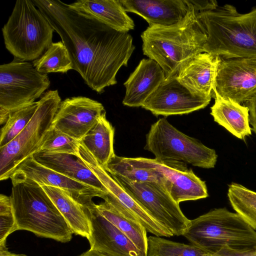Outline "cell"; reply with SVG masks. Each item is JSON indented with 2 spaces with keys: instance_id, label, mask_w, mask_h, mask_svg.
<instances>
[{
  "instance_id": "cell-15",
  "label": "cell",
  "mask_w": 256,
  "mask_h": 256,
  "mask_svg": "<svg viewBox=\"0 0 256 256\" xmlns=\"http://www.w3.org/2000/svg\"><path fill=\"white\" fill-rule=\"evenodd\" d=\"M102 104L85 96H74L62 101L52 126L80 142L106 114Z\"/></svg>"
},
{
  "instance_id": "cell-37",
  "label": "cell",
  "mask_w": 256,
  "mask_h": 256,
  "mask_svg": "<svg viewBox=\"0 0 256 256\" xmlns=\"http://www.w3.org/2000/svg\"><path fill=\"white\" fill-rule=\"evenodd\" d=\"M0 256H27L24 254H16L8 251L6 244L0 245Z\"/></svg>"
},
{
  "instance_id": "cell-29",
  "label": "cell",
  "mask_w": 256,
  "mask_h": 256,
  "mask_svg": "<svg viewBox=\"0 0 256 256\" xmlns=\"http://www.w3.org/2000/svg\"><path fill=\"white\" fill-rule=\"evenodd\" d=\"M32 63L37 71L44 74L65 73L72 70L68 50L62 41L52 42L44 54Z\"/></svg>"
},
{
  "instance_id": "cell-21",
  "label": "cell",
  "mask_w": 256,
  "mask_h": 256,
  "mask_svg": "<svg viewBox=\"0 0 256 256\" xmlns=\"http://www.w3.org/2000/svg\"><path fill=\"white\" fill-rule=\"evenodd\" d=\"M32 156L44 166L90 186L106 194H108L106 188L78 156L67 154L38 152Z\"/></svg>"
},
{
  "instance_id": "cell-4",
  "label": "cell",
  "mask_w": 256,
  "mask_h": 256,
  "mask_svg": "<svg viewBox=\"0 0 256 256\" xmlns=\"http://www.w3.org/2000/svg\"><path fill=\"white\" fill-rule=\"evenodd\" d=\"M10 178L12 185L10 196L18 230L69 242L73 232L42 186L28 179Z\"/></svg>"
},
{
  "instance_id": "cell-10",
  "label": "cell",
  "mask_w": 256,
  "mask_h": 256,
  "mask_svg": "<svg viewBox=\"0 0 256 256\" xmlns=\"http://www.w3.org/2000/svg\"><path fill=\"white\" fill-rule=\"evenodd\" d=\"M110 176L174 236H182L190 220L184 215L179 204L172 198L162 184L156 182H134Z\"/></svg>"
},
{
  "instance_id": "cell-23",
  "label": "cell",
  "mask_w": 256,
  "mask_h": 256,
  "mask_svg": "<svg viewBox=\"0 0 256 256\" xmlns=\"http://www.w3.org/2000/svg\"><path fill=\"white\" fill-rule=\"evenodd\" d=\"M42 186L64 217L73 234L88 240L90 236L91 227L86 206L78 202L62 189Z\"/></svg>"
},
{
  "instance_id": "cell-16",
  "label": "cell",
  "mask_w": 256,
  "mask_h": 256,
  "mask_svg": "<svg viewBox=\"0 0 256 256\" xmlns=\"http://www.w3.org/2000/svg\"><path fill=\"white\" fill-rule=\"evenodd\" d=\"M28 179L40 185L60 188L68 192L75 200L87 206L94 197L102 198L106 195L90 186L72 179L42 165L32 156L24 161L10 178Z\"/></svg>"
},
{
  "instance_id": "cell-17",
  "label": "cell",
  "mask_w": 256,
  "mask_h": 256,
  "mask_svg": "<svg viewBox=\"0 0 256 256\" xmlns=\"http://www.w3.org/2000/svg\"><path fill=\"white\" fill-rule=\"evenodd\" d=\"M86 206L91 227L90 249L107 256H147L99 212L94 202Z\"/></svg>"
},
{
  "instance_id": "cell-26",
  "label": "cell",
  "mask_w": 256,
  "mask_h": 256,
  "mask_svg": "<svg viewBox=\"0 0 256 256\" xmlns=\"http://www.w3.org/2000/svg\"><path fill=\"white\" fill-rule=\"evenodd\" d=\"M114 128L106 118V113L80 141L104 168L116 155L114 148Z\"/></svg>"
},
{
  "instance_id": "cell-32",
  "label": "cell",
  "mask_w": 256,
  "mask_h": 256,
  "mask_svg": "<svg viewBox=\"0 0 256 256\" xmlns=\"http://www.w3.org/2000/svg\"><path fill=\"white\" fill-rule=\"evenodd\" d=\"M79 146L80 142L52 126L36 152H58L77 156Z\"/></svg>"
},
{
  "instance_id": "cell-14",
  "label": "cell",
  "mask_w": 256,
  "mask_h": 256,
  "mask_svg": "<svg viewBox=\"0 0 256 256\" xmlns=\"http://www.w3.org/2000/svg\"><path fill=\"white\" fill-rule=\"evenodd\" d=\"M211 98L192 93L176 78H165L142 105L153 114L168 116L188 114L206 107Z\"/></svg>"
},
{
  "instance_id": "cell-25",
  "label": "cell",
  "mask_w": 256,
  "mask_h": 256,
  "mask_svg": "<svg viewBox=\"0 0 256 256\" xmlns=\"http://www.w3.org/2000/svg\"><path fill=\"white\" fill-rule=\"evenodd\" d=\"M96 207L108 221L124 234L134 244L147 256L148 237L146 228L117 203L105 200Z\"/></svg>"
},
{
  "instance_id": "cell-35",
  "label": "cell",
  "mask_w": 256,
  "mask_h": 256,
  "mask_svg": "<svg viewBox=\"0 0 256 256\" xmlns=\"http://www.w3.org/2000/svg\"><path fill=\"white\" fill-rule=\"evenodd\" d=\"M198 12L211 10L218 6L216 0H186Z\"/></svg>"
},
{
  "instance_id": "cell-9",
  "label": "cell",
  "mask_w": 256,
  "mask_h": 256,
  "mask_svg": "<svg viewBox=\"0 0 256 256\" xmlns=\"http://www.w3.org/2000/svg\"><path fill=\"white\" fill-rule=\"evenodd\" d=\"M48 74L36 70L32 63L14 58L0 66V124L9 115L34 103L50 86Z\"/></svg>"
},
{
  "instance_id": "cell-38",
  "label": "cell",
  "mask_w": 256,
  "mask_h": 256,
  "mask_svg": "<svg viewBox=\"0 0 256 256\" xmlns=\"http://www.w3.org/2000/svg\"><path fill=\"white\" fill-rule=\"evenodd\" d=\"M79 256H107L98 252L96 250L90 249L89 250L83 252Z\"/></svg>"
},
{
  "instance_id": "cell-12",
  "label": "cell",
  "mask_w": 256,
  "mask_h": 256,
  "mask_svg": "<svg viewBox=\"0 0 256 256\" xmlns=\"http://www.w3.org/2000/svg\"><path fill=\"white\" fill-rule=\"evenodd\" d=\"M106 188L108 194L104 200L114 202L134 218L147 232L158 236L170 237L174 235L156 220L134 200L96 160L91 153L80 142L78 155Z\"/></svg>"
},
{
  "instance_id": "cell-22",
  "label": "cell",
  "mask_w": 256,
  "mask_h": 256,
  "mask_svg": "<svg viewBox=\"0 0 256 256\" xmlns=\"http://www.w3.org/2000/svg\"><path fill=\"white\" fill-rule=\"evenodd\" d=\"M68 5L78 12L118 31L128 32L134 29V22L120 0H78Z\"/></svg>"
},
{
  "instance_id": "cell-20",
  "label": "cell",
  "mask_w": 256,
  "mask_h": 256,
  "mask_svg": "<svg viewBox=\"0 0 256 256\" xmlns=\"http://www.w3.org/2000/svg\"><path fill=\"white\" fill-rule=\"evenodd\" d=\"M165 78L162 68L155 60H142L124 83L126 91L123 104L130 107L142 106Z\"/></svg>"
},
{
  "instance_id": "cell-3",
  "label": "cell",
  "mask_w": 256,
  "mask_h": 256,
  "mask_svg": "<svg viewBox=\"0 0 256 256\" xmlns=\"http://www.w3.org/2000/svg\"><path fill=\"white\" fill-rule=\"evenodd\" d=\"M207 40L204 52L222 58H256V8L242 14L226 4L198 12Z\"/></svg>"
},
{
  "instance_id": "cell-5",
  "label": "cell",
  "mask_w": 256,
  "mask_h": 256,
  "mask_svg": "<svg viewBox=\"0 0 256 256\" xmlns=\"http://www.w3.org/2000/svg\"><path fill=\"white\" fill-rule=\"evenodd\" d=\"M182 236L191 244L212 254L225 246H256V230L238 214L226 208H214L190 220Z\"/></svg>"
},
{
  "instance_id": "cell-39",
  "label": "cell",
  "mask_w": 256,
  "mask_h": 256,
  "mask_svg": "<svg viewBox=\"0 0 256 256\" xmlns=\"http://www.w3.org/2000/svg\"><path fill=\"white\" fill-rule=\"evenodd\" d=\"M213 256V254H210V255H208V256Z\"/></svg>"
},
{
  "instance_id": "cell-31",
  "label": "cell",
  "mask_w": 256,
  "mask_h": 256,
  "mask_svg": "<svg viewBox=\"0 0 256 256\" xmlns=\"http://www.w3.org/2000/svg\"><path fill=\"white\" fill-rule=\"evenodd\" d=\"M38 105L36 102L9 115L0 129V148L8 144L23 130L34 114Z\"/></svg>"
},
{
  "instance_id": "cell-18",
  "label": "cell",
  "mask_w": 256,
  "mask_h": 256,
  "mask_svg": "<svg viewBox=\"0 0 256 256\" xmlns=\"http://www.w3.org/2000/svg\"><path fill=\"white\" fill-rule=\"evenodd\" d=\"M220 58L207 52L199 54L186 62L176 78L192 93L212 98Z\"/></svg>"
},
{
  "instance_id": "cell-36",
  "label": "cell",
  "mask_w": 256,
  "mask_h": 256,
  "mask_svg": "<svg viewBox=\"0 0 256 256\" xmlns=\"http://www.w3.org/2000/svg\"><path fill=\"white\" fill-rule=\"evenodd\" d=\"M248 108L250 124L252 126V130L256 136V94L246 102Z\"/></svg>"
},
{
  "instance_id": "cell-2",
  "label": "cell",
  "mask_w": 256,
  "mask_h": 256,
  "mask_svg": "<svg viewBox=\"0 0 256 256\" xmlns=\"http://www.w3.org/2000/svg\"><path fill=\"white\" fill-rule=\"evenodd\" d=\"M185 0L188 10L181 20L170 26H148L141 34L144 54L160 66L166 78L176 76L186 62L203 52L207 40L198 12Z\"/></svg>"
},
{
  "instance_id": "cell-34",
  "label": "cell",
  "mask_w": 256,
  "mask_h": 256,
  "mask_svg": "<svg viewBox=\"0 0 256 256\" xmlns=\"http://www.w3.org/2000/svg\"><path fill=\"white\" fill-rule=\"evenodd\" d=\"M214 256H256V246L235 248L225 246L213 254Z\"/></svg>"
},
{
  "instance_id": "cell-7",
  "label": "cell",
  "mask_w": 256,
  "mask_h": 256,
  "mask_svg": "<svg viewBox=\"0 0 256 256\" xmlns=\"http://www.w3.org/2000/svg\"><path fill=\"white\" fill-rule=\"evenodd\" d=\"M57 90H50L38 101L37 109L23 130L11 142L0 148V180H6L26 159L36 152L52 128L61 102Z\"/></svg>"
},
{
  "instance_id": "cell-30",
  "label": "cell",
  "mask_w": 256,
  "mask_h": 256,
  "mask_svg": "<svg viewBox=\"0 0 256 256\" xmlns=\"http://www.w3.org/2000/svg\"><path fill=\"white\" fill-rule=\"evenodd\" d=\"M211 254L192 244L175 242L156 236L148 238L147 256H206Z\"/></svg>"
},
{
  "instance_id": "cell-19",
  "label": "cell",
  "mask_w": 256,
  "mask_h": 256,
  "mask_svg": "<svg viewBox=\"0 0 256 256\" xmlns=\"http://www.w3.org/2000/svg\"><path fill=\"white\" fill-rule=\"evenodd\" d=\"M126 12L136 14L149 24L167 26L181 20L188 6L185 0H120Z\"/></svg>"
},
{
  "instance_id": "cell-33",
  "label": "cell",
  "mask_w": 256,
  "mask_h": 256,
  "mask_svg": "<svg viewBox=\"0 0 256 256\" xmlns=\"http://www.w3.org/2000/svg\"><path fill=\"white\" fill-rule=\"evenodd\" d=\"M18 230L10 196L0 195V244H6V238Z\"/></svg>"
},
{
  "instance_id": "cell-11",
  "label": "cell",
  "mask_w": 256,
  "mask_h": 256,
  "mask_svg": "<svg viewBox=\"0 0 256 256\" xmlns=\"http://www.w3.org/2000/svg\"><path fill=\"white\" fill-rule=\"evenodd\" d=\"M256 94V58H220L212 96L240 104Z\"/></svg>"
},
{
  "instance_id": "cell-24",
  "label": "cell",
  "mask_w": 256,
  "mask_h": 256,
  "mask_svg": "<svg viewBox=\"0 0 256 256\" xmlns=\"http://www.w3.org/2000/svg\"><path fill=\"white\" fill-rule=\"evenodd\" d=\"M212 97L215 100L210 108V114L215 122L239 139L244 140L251 135L249 110L246 106L216 94Z\"/></svg>"
},
{
  "instance_id": "cell-8",
  "label": "cell",
  "mask_w": 256,
  "mask_h": 256,
  "mask_svg": "<svg viewBox=\"0 0 256 256\" xmlns=\"http://www.w3.org/2000/svg\"><path fill=\"white\" fill-rule=\"evenodd\" d=\"M144 149L159 160L180 161L204 168H214L218 158L214 150L180 132L165 118L151 126Z\"/></svg>"
},
{
  "instance_id": "cell-1",
  "label": "cell",
  "mask_w": 256,
  "mask_h": 256,
  "mask_svg": "<svg viewBox=\"0 0 256 256\" xmlns=\"http://www.w3.org/2000/svg\"><path fill=\"white\" fill-rule=\"evenodd\" d=\"M61 38L72 64L84 82L101 94L117 83L134 50L132 38L86 17L59 0H32Z\"/></svg>"
},
{
  "instance_id": "cell-27",
  "label": "cell",
  "mask_w": 256,
  "mask_h": 256,
  "mask_svg": "<svg viewBox=\"0 0 256 256\" xmlns=\"http://www.w3.org/2000/svg\"><path fill=\"white\" fill-rule=\"evenodd\" d=\"M112 176L134 182H156L164 187L165 178L160 172L138 162L134 158L115 155L104 168Z\"/></svg>"
},
{
  "instance_id": "cell-6",
  "label": "cell",
  "mask_w": 256,
  "mask_h": 256,
  "mask_svg": "<svg viewBox=\"0 0 256 256\" xmlns=\"http://www.w3.org/2000/svg\"><path fill=\"white\" fill-rule=\"evenodd\" d=\"M54 30L30 0H18L2 28L6 48L14 58L34 61L52 42Z\"/></svg>"
},
{
  "instance_id": "cell-28",
  "label": "cell",
  "mask_w": 256,
  "mask_h": 256,
  "mask_svg": "<svg viewBox=\"0 0 256 256\" xmlns=\"http://www.w3.org/2000/svg\"><path fill=\"white\" fill-rule=\"evenodd\" d=\"M228 197L236 212L256 230V192L232 182L228 186Z\"/></svg>"
},
{
  "instance_id": "cell-13",
  "label": "cell",
  "mask_w": 256,
  "mask_h": 256,
  "mask_svg": "<svg viewBox=\"0 0 256 256\" xmlns=\"http://www.w3.org/2000/svg\"><path fill=\"white\" fill-rule=\"evenodd\" d=\"M139 164L155 169L165 178L164 188L178 204L208 196L205 182L197 176L186 164L177 160H159L155 158H134Z\"/></svg>"
}]
</instances>
